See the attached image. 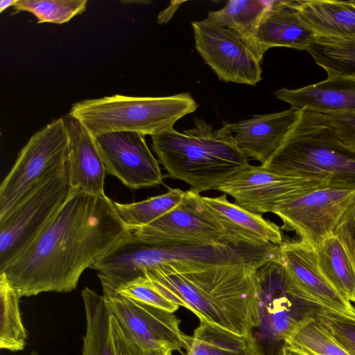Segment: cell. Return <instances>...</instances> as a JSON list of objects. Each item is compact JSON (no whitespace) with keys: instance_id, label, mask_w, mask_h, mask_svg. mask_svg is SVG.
Wrapping results in <instances>:
<instances>
[{"instance_id":"35","label":"cell","mask_w":355,"mask_h":355,"mask_svg":"<svg viewBox=\"0 0 355 355\" xmlns=\"http://www.w3.org/2000/svg\"><path fill=\"white\" fill-rule=\"evenodd\" d=\"M334 235L345 248L355 272V202L337 223ZM355 303V292L351 302Z\"/></svg>"},{"instance_id":"18","label":"cell","mask_w":355,"mask_h":355,"mask_svg":"<svg viewBox=\"0 0 355 355\" xmlns=\"http://www.w3.org/2000/svg\"><path fill=\"white\" fill-rule=\"evenodd\" d=\"M300 110L293 108L254 115L234 123H225L240 150L248 158L266 162L277 151L293 127Z\"/></svg>"},{"instance_id":"16","label":"cell","mask_w":355,"mask_h":355,"mask_svg":"<svg viewBox=\"0 0 355 355\" xmlns=\"http://www.w3.org/2000/svg\"><path fill=\"white\" fill-rule=\"evenodd\" d=\"M279 249L284 263L299 286L329 309L355 317V307L343 298L320 272L315 249L304 241H283Z\"/></svg>"},{"instance_id":"15","label":"cell","mask_w":355,"mask_h":355,"mask_svg":"<svg viewBox=\"0 0 355 355\" xmlns=\"http://www.w3.org/2000/svg\"><path fill=\"white\" fill-rule=\"evenodd\" d=\"M106 173L130 189L155 187L166 177L144 136L136 132H114L95 137Z\"/></svg>"},{"instance_id":"14","label":"cell","mask_w":355,"mask_h":355,"mask_svg":"<svg viewBox=\"0 0 355 355\" xmlns=\"http://www.w3.org/2000/svg\"><path fill=\"white\" fill-rule=\"evenodd\" d=\"M103 287L106 304L133 340L146 349H167L182 352L184 334L174 313L126 297Z\"/></svg>"},{"instance_id":"22","label":"cell","mask_w":355,"mask_h":355,"mask_svg":"<svg viewBox=\"0 0 355 355\" xmlns=\"http://www.w3.org/2000/svg\"><path fill=\"white\" fill-rule=\"evenodd\" d=\"M303 23L318 37L355 38V0L295 1Z\"/></svg>"},{"instance_id":"11","label":"cell","mask_w":355,"mask_h":355,"mask_svg":"<svg viewBox=\"0 0 355 355\" xmlns=\"http://www.w3.org/2000/svg\"><path fill=\"white\" fill-rule=\"evenodd\" d=\"M327 186L329 181L325 179L285 176L249 164L214 189L230 195L247 211L262 215L274 214L285 203Z\"/></svg>"},{"instance_id":"1","label":"cell","mask_w":355,"mask_h":355,"mask_svg":"<svg viewBox=\"0 0 355 355\" xmlns=\"http://www.w3.org/2000/svg\"><path fill=\"white\" fill-rule=\"evenodd\" d=\"M130 234L114 201L71 188L44 230L0 272L21 297L71 292L85 269Z\"/></svg>"},{"instance_id":"32","label":"cell","mask_w":355,"mask_h":355,"mask_svg":"<svg viewBox=\"0 0 355 355\" xmlns=\"http://www.w3.org/2000/svg\"><path fill=\"white\" fill-rule=\"evenodd\" d=\"M315 320L349 355H355V317L329 310Z\"/></svg>"},{"instance_id":"17","label":"cell","mask_w":355,"mask_h":355,"mask_svg":"<svg viewBox=\"0 0 355 355\" xmlns=\"http://www.w3.org/2000/svg\"><path fill=\"white\" fill-rule=\"evenodd\" d=\"M226 196H202V199L235 248L261 249L282 243V233L278 225L265 220L262 215L252 214L230 202Z\"/></svg>"},{"instance_id":"10","label":"cell","mask_w":355,"mask_h":355,"mask_svg":"<svg viewBox=\"0 0 355 355\" xmlns=\"http://www.w3.org/2000/svg\"><path fill=\"white\" fill-rule=\"evenodd\" d=\"M131 232L141 240L162 245L235 248L202 196L190 189L186 191L181 202L172 210L147 225L132 229Z\"/></svg>"},{"instance_id":"40","label":"cell","mask_w":355,"mask_h":355,"mask_svg":"<svg viewBox=\"0 0 355 355\" xmlns=\"http://www.w3.org/2000/svg\"><path fill=\"white\" fill-rule=\"evenodd\" d=\"M31 355H40L36 351H33L31 352Z\"/></svg>"},{"instance_id":"9","label":"cell","mask_w":355,"mask_h":355,"mask_svg":"<svg viewBox=\"0 0 355 355\" xmlns=\"http://www.w3.org/2000/svg\"><path fill=\"white\" fill-rule=\"evenodd\" d=\"M69 157V136L64 118L36 132L20 150L0 187V217L49 175L64 167Z\"/></svg>"},{"instance_id":"37","label":"cell","mask_w":355,"mask_h":355,"mask_svg":"<svg viewBox=\"0 0 355 355\" xmlns=\"http://www.w3.org/2000/svg\"><path fill=\"white\" fill-rule=\"evenodd\" d=\"M184 349L186 352H182V355H208L205 346L193 336L184 335Z\"/></svg>"},{"instance_id":"2","label":"cell","mask_w":355,"mask_h":355,"mask_svg":"<svg viewBox=\"0 0 355 355\" xmlns=\"http://www.w3.org/2000/svg\"><path fill=\"white\" fill-rule=\"evenodd\" d=\"M263 263L188 272H175L162 265L146 269L143 277L167 299L191 311L200 322L245 336L258 322L255 271Z\"/></svg>"},{"instance_id":"30","label":"cell","mask_w":355,"mask_h":355,"mask_svg":"<svg viewBox=\"0 0 355 355\" xmlns=\"http://www.w3.org/2000/svg\"><path fill=\"white\" fill-rule=\"evenodd\" d=\"M87 3V0H17L12 15L26 11L36 17L37 24H61L83 13Z\"/></svg>"},{"instance_id":"28","label":"cell","mask_w":355,"mask_h":355,"mask_svg":"<svg viewBox=\"0 0 355 355\" xmlns=\"http://www.w3.org/2000/svg\"><path fill=\"white\" fill-rule=\"evenodd\" d=\"M186 191L169 188L162 195L130 204L114 202L122 221L131 230L147 225L175 208L182 200Z\"/></svg>"},{"instance_id":"12","label":"cell","mask_w":355,"mask_h":355,"mask_svg":"<svg viewBox=\"0 0 355 355\" xmlns=\"http://www.w3.org/2000/svg\"><path fill=\"white\" fill-rule=\"evenodd\" d=\"M355 202V188L324 187L288 202L275 211L281 230L295 232L316 249L334 234L347 209Z\"/></svg>"},{"instance_id":"4","label":"cell","mask_w":355,"mask_h":355,"mask_svg":"<svg viewBox=\"0 0 355 355\" xmlns=\"http://www.w3.org/2000/svg\"><path fill=\"white\" fill-rule=\"evenodd\" d=\"M270 248L241 249L226 245H172L141 240L131 234L91 267L102 284L117 291L142 277L146 269L163 265L175 272L243 262L263 263Z\"/></svg>"},{"instance_id":"31","label":"cell","mask_w":355,"mask_h":355,"mask_svg":"<svg viewBox=\"0 0 355 355\" xmlns=\"http://www.w3.org/2000/svg\"><path fill=\"white\" fill-rule=\"evenodd\" d=\"M287 343L311 355H349L315 320L302 326Z\"/></svg>"},{"instance_id":"6","label":"cell","mask_w":355,"mask_h":355,"mask_svg":"<svg viewBox=\"0 0 355 355\" xmlns=\"http://www.w3.org/2000/svg\"><path fill=\"white\" fill-rule=\"evenodd\" d=\"M257 325L250 335L259 355H284L302 326L330 309L309 296L284 263L279 247L255 271Z\"/></svg>"},{"instance_id":"20","label":"cell","mask_w":355,"mask_h":355,"mask_svg":"<svg viewBox=\"0 0 355 355\" xmlns=\"http://www.w3.org/2000/svg\"><path fill=\"white\" fill-rule=\"evenodd\" d=\"M276 97L291 108L320 114L355 113V78L337 76L300 89L282 88Z\"/></svg>"},{"instance_id":"29","label":"cell","mask_w":355,"mask_h":355,"mask_svg":"<svg viewBox=\"0 0 355 355\" xmlns=\"http://www.w3.org/2000/svg\"><path fill=\"white\" fill-rule=\"evenodd\" d=\"M193 336L208 355H259L250 335L241 336L205 322H200Z\"/></svg>"},{"instance_id":"5","label":"cell","mask_w":355,"mask_h":355,"mask_svg":"<svg viewBox=\"0 0 355 355\" xmlns=\"http://www.w3.org/2000/svg\"><path fill=\"white\" fill-rule=\"evenodd\" d=\"M261 166L278 175L322 178L331 187L355 188V152L320 113L305 109L279 148Z\"/></svg>"},{"instance_id":"23","label":"cell","mask_w":355,"mask_h":355,"mask_svg":"<svg viewBox=\"0 0 355 355\" xmlns=\"http://www.w3.org/2000/svg\"><path fill=\"white\" fill-rule=\"evenodd\" d=\"M270 3V1L230 0L223 8L209 12L204 21L236 33L254 50L262 62L263 54L256 35Z\"/></svg>"},{"instance_id":"13","label":"cell","mask_w":355,"mask_h":355,"mask_svg":"<svg viewBox=\"0 0 355 355\" xmlns=\"http://www.w3.org/2000/svg\"><path fill=\"white\" fill-rule=\"evenodd\" d=\"M191 26L196 51L219 79L250 85L261 80V62L236 33L204 20Z\"/></svg>"},{"instance_id":"8","label":"cell","mask_w":355,"mask_h":355,"mask_svg":"<svg viewBox=\"0 0 355 355\" xmlns=\"http://www.w3.org/2000/svg\"><path fill=\"white\" fill-rule=\"evenodd\" d=\"M71 189L67 164L0 217V271L44 230L67 200Z\"/></svg>"},{"instance_id":"36","label":"cell","mask_w":355,"mask_h":355,"mask_svg":"<svg viewBox=\"0 0 355 355\" xmlns=\"http://www.w3.org/2000/svg\"><path fill=\"white\" fill-rule=\"evenodd\" d=\"M320 114L334 127L343 142L355 152V113Z\"/></svg>"},{"instance_id":"19","label":"cell","mask_w":355,"mask_h":355,"mask_svg":"<svg viewBox=\"0 0 355 355\" xmlns=\"http://www.w3.org/2000/svg\"><path fill=\"white\" fill-rule=\"evenodd\" d=\"M64 120L69 136L67 164L71 187L93 196H105L106 171L95 138L71 114Z\"/></svg>"},{"instance_id":"33","label":"cell","mask_w":355,"mask_h":355,"mask_svg":"<svg viewBox=\"0 0 355 355\" xmlns=\"http://www.w3.org/2000/svg\"><path fill=\"white\" fill-rule=\"evenodd\" d=\"M130 299L174 313L179 306L167 299L145 277H138L116 291Z\"/></svg>"},{"instance_id":"38","label":"cell","mask_w":355,"mask_h":355,"mask_svg":"<svg viewBox=\"0 0 355 355\" xmlns=\"http://www.w3.org/2000/svg\"><path fill=\"white\" fill-rule=\"evenodd\" d=\"M284 355H311L298 349L294 348L289 345L284 349Z\"/></svg>"},{"instance_id":"24","label":"cell","mask_w":355,"mask_h":355,"mask_svg":"<svg viewBox=\"0 0 355 355\" xmlns=\"http://www.w3.org/2000/svg\"><path fill=\"white\" fill-rule=\"evenodd\" d=\"M82 297L86 315L83 355H116L112 334V314L103 295L85 287Z\"/></svg>"},{"instance_id":"3","label":"cell","mask_w":355,"mask_h":355,"mask_svg":"<svg viewBox=\"0 0 355 355\" xmlns=\"http://www.w3.org/2000/svg\"><path fill=\"white\" fill-rule=\"evenodd\" d=\"M152 148L167 172L199 193L214 189L249 165L225 123L214 130L195 117L194 127L180 132L171 128L151 135Z\"/></svg>"},{"instance_id":"27","label":"cell","mask_w":355,"mask_h":355,"mask_svg":"<svg viewBox=\"0 0 355 355\" xmlns=\"http://www.w3.org/2000/svg\"><path fill=\"white\" fill-rule=\"evenodd\" d=\"M328 77L355 78V38L318 37L306 49Z\"/></svg>"},{"instance_id":"25","label":"cell","mask_w":355,"mask_h":355,"mask_svg":"<svg viewBox=\"0 0 355 355\" xmlns=\"http://www.w3.org/2000/svg\"><path fill=\"white\" fill-rule=\"evenodd\" d=\"M315 252L322 275L343 298L351 302L355 292V272L340 241L333 234Z\"/></svg>"},{"instance_id":"39","label":"cell","mask_w":355,"mask_h":355,"mask_svg":"<svg viewBox=\"0 0 355 355\" xmlns=\"http://www.w3.org/2000/svg\"><path fill=\"white\" fill-rule=\"evenodd\" d=\"M17 0H1L0 1V12L1 13L6 8L13 6Z\"/></svg>"},{"instance_id":"21","label":"cell","mask_w":355,"mask_h":355,"mask_svg":"<svg viewBox=\"0 0 355 355\" xmlns=\"http://www.w3.org/2000/svg\"><path fill=\"white\" fill-rule=\"evenodd\" d=\"M318 37L302 21L295 1H270L256 35L263 55L275 46L306 51Z\"/></svg>"},{"instance_id":"7","label":"cell","mask_w":355,"mask_h":355,"mask_svg":"<svg viewBox=\"0 0 355 355\" xmlns=\"http://www.w3.org/2000/svg\"><path fill=\"white\" fill-rule=\"evenodd\" d=\"M198 107L189 92L162 97L115 94L86 99L72 105L69 114L95 138L114 132L153 135L173 128L175 123Z\"/></svg>"},{"instance_id":"34","label":"cell","mask_w":355,"mask_h":355,"mask_svg":"<svg viewBox=\"0 0 355 355\" xmlns=\"http://www.w3.org/2000/svg\"><path fill=\"white\" fill-rule=\"evenodd\" d=\"M111 326L116 355H172L170 349H146L140 347L112 314Z\"/></svg>"},{"instance_id":"26","label":"cell","mask_w":355,"mask_h":355,"mask_svg":"<svg viewBox=\"0 0 355 355\" xmlns=\"http://www.w3.org/2000/svg\"><path fill=\"white\" fill-rule=\"evenodd\" d=\"M19 291L0 272V348L17 352L26 345L27 333L19 310Z\"/></svg>"}]
</instances>
